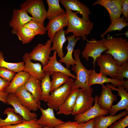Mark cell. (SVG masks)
Masks as SVG:
<instances>
[{"label": "cell", "instance_id": "obj_1", "mask_svg": "<svg viewBox=\"0 0 128 128\" xmlns=\"http://www.w3.org/2000/svg\"><path fill=\"white\" fill-rule=\"evenodd\" d=\"M103 46L108 50L105 52L111 54L117 60V65L120 66L128 60V41L122 37H113L110 35L103 38Z\"/></svg>", "mask_w": 128, "mask_h": 128}, {"label": "cell", "instance_id": "obj_2", "mask_svg": "<svg viewBox=\"0 0 128 128\" xmlns=\"http://www.w3.org/2000/svg\"><path fill=\"white\" fill-rule=\"evenodd\" d=\"M66 10L69 24L65 34L72 32L76 37H81L83 40H87L86 36L91 32L93 28L94 24L90 20H84L77 15L78 13L73 12L68 7L64 6Z\"/></svg>", "mask_w": 128, "mask_h": 128}, {"label": "cell", "instance_id": "obj_3", "mask_svg": "<svg viewBox=\"0 0 128 128\" xmlns=\"http://www.w3.org/2000/svg\"><path fill=\"white\" fill-rule=\"evenodd\" d=\"M80 53L79 49L73 51V56L75 58L76 63L75 65L73 66L72 70L75 73L76 78L75 81L73 82L72 85L70 90L80 87L87 94L91 96L93 90L89 86L88 80L89 74L95 69L89 70L85 68L80 60Z\"/></svg>", "mask_w": 128, "mask_h": 128}, {"label": "cell", "instance_id": "obj_4", "mask_svg": "<svg viewBox=\"0 0 128 128\" xmlns=\"http://www.w3.org/2000/svg\"><path fill=\"white\" fill-rule=\"evenodd\" d=\"M73 82V79L69 78L67 82L50 92L47 101L49 107L54 109L56 111L58 110L59 106L68 96Z\"/></svg>", "mask_w": 128, "mask_h": 128}, {"label": "cell", "instance_id": "obj_5", "mask_svg": "<svg viewBox=\"0 0 128 128\" xmlns=\"http://www.w3.org/2000/svg\"><path fill=\"white\" fill-rule=\"evenodd\" d=\"M20 9L30 13L32 18L44 26L47 11L42 0H27L21 4Z\"/></svg>", "mask_w": 128, "mask_h": 128}, {"label": "cell", "instance_id": "obj_6", "mask_svg": "<svg viewBox=\"0 0 128 128\" xmlns=\"http://www.w3.org/2000/svg\"><path fill=\"white\" fill-rule=\"evenodd\" d=\"M87 40L84 49L81 54L82 57L86 60H88L89 57L93 59L92 63L94 69H95L96 59L99 57L103 52L107 51L108 49L103 46V39L96 40L95 38H92L90 41Z\"/></svg>", "mask_w": 128, "mask_h": 128}, {"label": "cell", "instance_id": "obj_7", "mask_svg": "<svg viewBox=\"0 0 128 128\" xmlns=\"http://www.w3.org/2000/svg\"><path fill=\"white\" fill-rule=\"evenodd\" d=\"M96 61L100 67V72L112 78H115L119 66L116 64L117 60L111 54L105 53L101 55L96 59Z\"/></svg>", "mask_w": 128, "mask_h": 128}, {"label": "cell", "instance_id": "obj_8", "mask_svg": "<svg viewBox=\"0 0 128 128\" xmlns=\"http://www.w3.org/2000/svg\"><path fill=\"white\" fill-rule=\"evenodd\" d=\"M52 43V40L50 39L45 45L40 43L38 44L29 53L30 59L40 62L43 66L46 65L51 53Z\"/></svg>", "mask_w": 128, "mask_h": 128}, {"label": "cell", "instance_id": "obj_9", "mask_svg": "<svg viewBox=\"0 0 128 128\" xmlns=\"http://www.w3.org/2000/svg\"><path fill=\"white\" fill-rule=\"evenodd\" d=\"M94 101V98L87 94L83 89H79L71 114L75 115L85 112L92 107Z\"/></svg>", "mask_w": 128, "mask_h": 128}, {"label": "cell", "instance_id": "obj_10", "mask_svg": "<svg viewBox=\"0 0 128 128\" xmlns=\"http://www.w3.org/2000/svg\"><path fill=\"white\" fill-rule=\"evenodd\" d=\"M6 104L13 106L15 113L21 115L23 119L30 121L37 117V114L32 112L29 110L23 105L14 94H8Z\"/></svg>", "mask_w": 128, "mask_h": 128}, {"label": "cell", "instance_id": "obj_11", "mask_svg": "<svg viewBox=\"0 0 128 128\" xmlns=\"http://www.w3.org/2000/svg\"><path fill=\"white\" fill-rule=\"evenodd\" d=\"M14 94L21 103L30 111H35L41 107V104L37 102L31 94L26 89L24 84L18 88Z\"/></svg>", "mask_w": 128, "mask_h": 128}, {"label": "cell", "instance_id": "obj_12", "mask_svg": "<svg viewBox=\"0 0 128 128\" xmlns=\"http://www.w3.org/2000/svg\"><path fill=\"white\" fill-rule=\"evenodd\" d=\"M33 19L25 10L14 9L11 19L9 23L10 26L12 28V34H16L21 28Z\"/></svg>", "mask_w": 128, "mask_h": 128}, {"label": "cell", "instance_id": "obj_13", "mask_svg": "<svg viewBox=\"0 0 128 128\" xmlns=\"http://www.w3.org/2000/svg\"><path fill=\"white\" fill-rule=\"evenodd\" d=\"M123 0H97L92 5H99L105 7L108 12L111 22L120 18L122 13Z\"/></svg>", "mask_w": 128, "mask_h": 128}, {"label": "cell", "instance_id": "obj_14", "mask_svg": "<svg viewBox=\"0 0 128 128\" xmlns=\"http://www.w3.org/2000/svg\"><path fill=\"white\" fill-rule=\"evenodd\" d=\"M106 85L112 90L118 91V95L121 98L120 101L116 105H113L109 110L110 115L115 116L116 113L120 110L125 109L128 111V93L122 85L118 86L117 88L108 83Z\"/></svg>", "mask_w": 128, "mask_h": 128}, {"label": "cell", "instance_id": "obj_15", "mask_svg": "<svg viewBox=\"0 0 128 128\" xmlns=\"http://www.w3.org/2000/svg\"><path fill=\"white\" fill-rule=\"evenodd\" d=\"M99 96H95L94 98L95 103L93 106L89 110L82 114L75 115L74 120L79 123L86 122L99 115L105 116L108 114L109 111L101 108L97 103Z\"/></svg>", "mask_w": 128, "mask_h": 128}, {"label": "cell", "instance_id": "obj_16", "mask_svg": "<svg viewBox=\"0 0 128 128\" xmlns=\"http://www.w3.org/2000/svg\"><path fill=\"white\" fill-rule=\"evenodd\" d=\"M57 52L55 51L53 55L49 57L46 65L43 66L42 69L44 72L49 73L51 76L55 72H60L67 74L72 78L76 79V76L71 73L70 70L64 67L61 63L57 61Z\"/></svg>", "mask_w": 128, "mask_h": 128}, {"label": "cell", "instance_id": "obj_17", "mask_svg": "<svg viewBox=\"0 0 128 128\" xmlns=\"http://www.w3.org/2000/svg\"><path fill=\"white\" fill-rule=\"evenodd\" d=\"M41 115L40 118L37 120L36 123L43 127H54L58 125L65 123L61 119L55 117L54 111V109L49 107L44 109L40 107Z\"/></svg>", "mask_w": 128, "mask_h": 128}, {"label": "cell", "instance_id": "obj_18", "mask_svg": "<svg viewBox=\"0 0 128 128\" xmlns=\"http://www.w3.org/2000/svg\"><path fill=\"white\" fill-rule=\"evenodd\" d=\"M68 25L66 13L49 20L46 27L48 37L52 40L57 32Z\"/></svg>", "mask_w": 128, "mask_h": 128}, {"label": "cell", "instance_id": "obj_19", "mask_svg": "<svg viewBox=\"0 0 128 128\" xmlns=\"http://www.w3.org/2000/svg\"><path fill=\"white\" fill-rule=\"evenodd\" d=\"M24 67L23 71L26 72L34 77L41 81L46 74L42 68L41 64L39 63H34L30 59L29 53L26 52L23 56Z\"/></svg>", "mask_w": 128, "mask_h": 128}, {"label": "cell", "instance_id": "obj_20", "mask_svg": "<svg viewBox=\"0 0 128 128\" xmlns=\"http://www.w3.org/2000/svg\"><path fill=\"white\" fill-rule=\"evenodd\" d=\"M102 87L101 93L97 99V103L101 108L109 111L113 105V102L117 100V97L107 86L103 84Z\"/></svg>", "mask_w": 128, "mask_h": 128}, {"label": "cell", "instance_id": "obj_21", "mask_svg": "<svg viewBox=\"0 0 128 128\" xmlns=\"http://www.w3.org/2000/svg\"><path fill=\"white\" fill-rule=\"evenodd\" d=\"M61 4L65 6L71 10L76 11L81 14L84 20L88 21L90 20L89 16L91 14L89 9L85 5L78 0H60Z\"/></svg>", "mask_w": 128, "mask_h": 128}, {"label": "cell", "instance_id": "obj_22", "mask_svg": "<svg viewBox=\"0 0 128 128\" xmlns=\"http://www.w3.org/2000/svg\"><path fill=\"white\" fill-rule=\"evenodd\" d=\"M74 34L66 38L68 41V44L66 48L67 50V52L66 55L63 58L60 59L59 62L64 63L68 69L69 68L70 65L73 66L75 64V60L74 59L72 56V53L75 46L78 41L79 40L80 37H76Z\"/></svg>", "mask_w": 128, "mask_h": 128}, {"label": "cell", "instance_id": "obj_23", "mask_svg": "<svg viewBox=\"0 0 128 128\" xmlns=\"http://www.w3.org/2000/svg\"><path fill=\"white\" fill-rule=\"evenodd\" d=\"M79 90V88L70 90L67 98L59 107L57 114H63L68 115L71 114L78 95Z\"/></svg>", "mask_w": 128, "mask_h": 128}, {"label": "cell", "instance_id": "obj_24", "mask_svg": "<svg viewBox=\"0 0 128 128\" xmlns=\"http://www.w3.org/2000/svg\"><path fill=\"white\" fill-rule=\"evenodd\" d=\"M109 82L111 83L113 86L115 87L119 85H122V84L121 81L115 79L109 78L101 73H97L95 72V70L89 74L88 83L90 87L94 84H98L102 85L104 83Z\"/></svg>", "mask_w": 128, "mask_h": 128}, {"label": "cell", "instance_id": "obj_25", "mask_svg": "<svg viewBox=\"0 0 128 128\" xmlns=\"http://www.w3.org/2000/svg\"><path fill=\"white\" fill-rule=\"evenodd\" d=\"M128 113L125 110L115 116H105L101 115L97 116L94 118V128H107L121 118L128 114Z\"/></svg>", "mask_w": 128, "mask_h": 128}, {"label": "cell", "instance_id": "obj_26", "mask_svg": "<svg viewBox=\"0 0 128 128\" xmlns=\"http://www.w3.org/2000/svg\"><path fill=\"white\" fill-rule=\"evenodd\" d=\"M41 81L30 75L24 84L26 89L31 94L38 104H41Z\"/></svg>", "mask_w": 128, "mask_h": 128}, {"label": "cell", "instance_id": "obj_27", "mask_svg": "<svg viewBox=\"0 0 128 128\" xmlns=\"http://www.w3.org/2000/svg\"><path fill=\"white\" fill-rule=\"evenodd\" d=\"M65 31L62 28L57 32L52 40L53 45L51 50L57 52L58 56L60 59L64 56L63 51V46L67 39L65 36Z\"/></svg>", "mask_w": 128, "mask_h": 128}, {"label": "cell", "instance_id": "obj_28", "mask_svg": "<svg viewBox=\"0 0 128 128\" xmlns=\"http://www.w3.org/2000/svg\"><path fill=\"white\" fill-rule=\"evenodd\" d=\"M30 76L29 73L23 71L17 73L10 82L5 92L8 94H14L18 88L24 84Z\"/></svg>", "mask_w": 128, "mask_h": 128}, {"label": "cell", "instance_id": "obj_29", "mask_svg": "<svg viewBox=\"0 0 128 128\" xmlns=\"http://www.w3.org/2000/svg\"><path fill=\"white\" fill-rule=\"evenodd\" d=\"M4 113L7 114V117L4 119H2L0 117V128L16 124L22 122V117L15 113L14 108L8 107L5 110Z\"/></svg>", "mask_w": 128, "mask_h": 128}, {"label": "cell", "instance_id": "obj_30", "mask_svg": "<svg viewBox=\"0 0 128 128\" xmlns=\"http://www.w3.org/2000/svg\"><path fill=\"white\" fill-rule=\"evenodd\" d=\"M48 9L47 11L46 18L50 20L60 15L66 13L61 7L59 0H46Z\"/></svg>", "mask_w": 128, "mask_h": 128}, {"label": "cell", "instance_id": "obj_31", "mask_svg": "<svg viewBox=\"0 0 128 128\" xmlns=\"http://www.w3.org/2000/svg\"><path fill=\"white\" fill-rule=\"evenodd\" d=\"M70 77L69 75L63 73L54 72L52 75V79L50 82L51 92L67 82L69 80Z\"/></svg>", "mask_w": 128, "mask_h": 128}, {"label": "cell", "instance_id": "obj_32", "mask_svg": "<svg viewBox=\"0 0 128 128\" xmlns=\"http://www.w3.org/2000/svg\"><path fill=\"white\" fill-rule=\"evenodd\" d=\"M24 67V63L23 61L15 63L5 61L2 52H0V67L5 68L16 73L23 71Z\"/></svg>", "mask_w": 128, "mask_h": 128}, {"label": "cell", "instance_id": "obj_33", "mask_svg": "<svg viewBox=\"0 0 128 128\" xmlns=\"http://www.w3.org/2000/svg\"><path fill=\"white\" fill-rule=\"evenodd\" d=\"M128 26V23L123 16L121 18L116 19L111 22L109 27L100 36L102 38L108 32L113 31H121L124 27Z\"/></svg>", "mask_w": 128, "mask_h": 128}, {"label": "cell", "instance_id": "obj_34", "mask_svg": "<svg viewBox=\"0 0 128 128\" xmlns=\"http://www.w3.org/2000/svg\"><path fill=\"white\" fill-rule=\"evenodd\" d=\"M16 35L23 44L29 43L37 35L33 30L24 26L21 28Z\"/></svg>", "mask_w": 128, "mask_h": 128}, {"label": "cell", "instance_id": "obj_35", "mask_svg": "<svg viewBox=\"0 0 128 128\" xmlns=\"http://www.w3.org/2000/svg\"><path fill=\"white\" fill-rule=\"evenodd\" d=\"M46 73V76L41 81V94L40 100L47 102L51 91V87L50 75L49 73Z\"/></svg>", "mask_w": 128, "mask_h": 128}, {"label": "cell", "instance_id": "obj_36", "mask_svg": "<svg viewBox=\"0 0 128 128\" xmlns=\"http://www.w3.org/2000/svg\"><path fill=\"white\" fill-rule=\"evenodd\" d=\"M37 118L30 121L23 120L21 123L15 125L1 127L0 128H42L43 127L37 124Z\"/></svg>", "mask_w": 128, "mask_h": 128}, {"label": "cell", "instance_id": "obj_37", "mask_svg": "<svg viewBox=\"0 0 128 128\" xmlns=\"http://www.w3.org/2000/svg\"><path fill=\"white\" fill-rule=\"evenodd\" d=\"M24 26L33 30L37 35L45 34L46 31V27L33 19L27 23Z\"/></svg>", "mask_w": 128, "mask_h": 128}, {"label": "cell", "instance_id": "obj_38", "mask_svg": "<svg viewBox=\"0 0 128 128\" xmlns=\"http://www.w3.org/2000/svg\"><path fill=\"white\" fill-rule=\"evenodd\" d=\"M128 79V61L123 64L120 66H119L117 75L115 79L122 82L124 78Z\"/></svg>", "mask_w": 128, "mask_h": 128}, {"label": "cell", "instance_id": "obj_39", "mask_svg": "<svg viewBox=\"0 0 128 128\" xmlns=\"http://www.w3.org/2000/svg\"><path fill=\"white\" fill-rule=\"evenodd\" d=\"M14 72L7 69L0 67V77L10 82L15 74Z\"/></svg>", "mask_w": 128, "mask_h": 128}, {"label": "cell", "instance_id": "obj_40", "mask_svg": "<svg viewBox=\"0 0 128 128\" xmlns=\"http://www.w3.org/2000/svg\"><path fill=\"white\" fill-rule=\"evenodd\" d=\"M114 123L109 126V128H125L128 126V114Z\"/></svg>", "mask_w": 128, "mask_h": 128}, {"label": "cell", "instance_id": "obj_41", "mask_svg": "<svg viewBox=\"0 0 128 128\" xmlns=\"http://www.w3.org/2000/svg\"><path fill=\"white\" fill-rule=\"evenodd\" d=\"M78 123L77 121L71 122L69 121L64 123L60 124L54 128H77Z\"/></svg>", "mask_w": 128, "mask_h": 128}, {"label": "cell", "instance_id": "obj_42", "mask_svg": "<svg viewBox=\"0 0 128 128\" xmlns=\"http://www.w3.org/2000/svg\"><path fill=\"white\" fill-rule=\"evenodd\" d=\"M122 13L124 18L128 20V0H123L122 4Z\"/></svg>", "mask_w": 128, "mask_h": 128}, {"label": "cell", "instance_id": "obj_43", "mask_svg": "<svg viewBox=\"0 0 128 128\" xmlns=\"http://www.w3.org/2000/svg\"><path fill=\"white\" fill-rule=\"evenodd\" d=\"M94 120L91 119L86 122L79 123L77 128H94Z\"/></svg>", "mask_w": 128, "mask_h": 128}, {"label": "cell", "instance_id": "obj_44", "mask_svg": "<svg viewBox=\"0 0 128 128\" xmlns=\"http://www.w3.org/2000/svg\"><path fill=\"white\" fill-rule=\"evenodd\" d=\"M10 82L0 77V92H5L9 85Z\"/></svg>", "mask_w": 128, "mask_h": 128}, {"label": "cell", "instance_id": "obj_45", "mask_svg": "<svg viewBox=\"0 0 128 128\" xmlns=\"http://www.w3.org/2000/svg\"><path fill=\"white\" fill-rule=\"evenodd\" d=\"M8 94L6 92H0V101L6 104Z\"/></svg>", "mask_w": 128, "mask_h": 128}, {"label": "cell", "instance_id": "obj_46", "mask_svg": "<svg viewBox=\"0 0 128 128\" xmlns=\"http://www.w3.org/2000/svg\"><path fill=\"white\" fill-rule=\"evenodd\" d=\"M122 85L123 87L125 88L127 91H128V80L126 81H125L124 80L122 81Z\"/></svg>", "mask_w": 128, "mask_h": 128}, {"label": "cell", "instance_id": "obj_47", "mask_svg": "<svg viewBox=\"0 0 128 128\" xmlns=\"http://www.w3.org/2000/svg\"><path fill=\"white\" fill-rule=\"evenodd\" d=\"M122 34H125L126 36V38H127V37H128V31H126V32L124 33H122V34H117L116 35H115L114 36H118V35H121Z\"/></svg>", "mask_w": 128, "mask_h": 128}, {"label": "cell", "instance_id": "obj_48", "mask_svg": "<svg viewBox=\"0 0 128 128\" xmlns=\"http://www.w3.org/2000/svg\"><path fill=\"white\" fill-rule=\"evenodd\" d=\"M47 127L46 126H44V127H43L42 128H47Z\"/></svg>", "mask_w": 128, "mask_h": 128}, {"label": "cell", "instance_id": "obj_49", "mask_svg": "<svg viewBox=\"0 0 128 128\" xmlns=\"http://www.w3.org/2000/svg\"><path fill=\"white\" fill-rule=\"evenodd\" d=\"M47 128H54L53 127H47Z\"/></svg>", "mask_w": 128, "mask_h": 128}]
</instances>
